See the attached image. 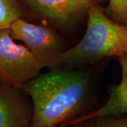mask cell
I'll use <instances>...</instances> for the list:
<instances>
[{
    "mask_svg": "<svg viewBox=\"0 0 127 127\" xmlns=\"http://www.w3.org/2000/svg\"><path fill=\"white\" fill-rule=\"evenodd\" d=\"M21 90L32 100L31 127H66L85 114L91 78L81 71L55 70L37 76Z\"/></svg>",
    "mask_w": 127,
    "mask_h": 127,
    "instance_id": "obj_1",
    "label": "cell"
},
{
    "mask_svg": "<svg viewBox=\"0 0 127 127\" xmlns=\"http://www.w3.org/2000/svg\"><path fill=\"white\" fill-rule=\"evenodd\" d=\"M87 16L83 37L76 45L59 55L56 67L91 63L127 54V25L109 18L100 4L91 7Z\"/></svg>",
    "mask_w": 127,
    "mask_h": 127,
    "instance_id": "obj_2",
    "label": "cell"
},
{
    "mask_svg": "<svg viewBox=\"0 0 127 127\" xmlns=\"http://www.w3.org/2000/svg\"><path fill=\"white\" fill-rule=\"evenodd\" d=\"M43 66L25 45L15 42L9 28L0 31V82L18 89L38 76Z\"/></svg>",
    "mask_w": 127,
    "mask_h": 127,
    "instance_id": "obj_3",
    "label": "cell"
},
{
    "mask_svg": "<svg viewBox=\"0 0 127 127\" xmlns=\"http://www.w3.org/2000/svg\"><path fill=\"white\" fill-rule=\"evenodd\" d=\"M15 40L21 41L43 67L56 68L59 56L65 50L61 37L49 28L18 18L9 28Z\"/></svg>",
    "mask_w": 127,
    "mask_h": 127,
    "instance_id": "obj_4",
    "label": "cell"
},
{
    "mask_svg": "<svg viewBox=\"0 0 127 127\" xmlns=\"http://www.w3.org/2000/svg\"><path fill=\"white\" fill-rule=\"evenodd\" d=\"M32 14L60 29H69L93 6L106 0H23Z\"/></svg>",
    "mask_w": 127,
    "mask_h": 127,
    "instance_id": "obj_5",
    "label": "cell"
},
{
    "mask_svg": "<svg viewBox=\"0 0 127 127\" xmlns=\"http://www.w3.org/2000/svg\"><path fill=\"white\" fill-rule=\"evenodd\" d=\"M32 104L21 89L0 82V127H31Z\"/></svg>",
    "mask_w": 127,
    "mask_h": 127,
    "instance_id": "obj_6",
    "label": "cell"
},
{
    "mask_svg": "<svg viewBox=\"0 0 127 127\" xmlns=\"http://www.w3.org/2000/svg\"><path fill=\"white\" fill-rule=\"evenodd\" d=\"M122 69V78L118 84L109 88L108 99L104 104L98 109L93 110L74 119L67 125L68 127L73 124L84 122L88 119L104 117L119 116L127 114V54L117 57Z\"/></svg>",
    "mask_w": 127,
    "mask_h": 127,
    "instance_id": "obj_7",
    "label": "cell"
},
{
    "mask_svg": "<svg viewBox=\"0 0 127 127\" xmlns=\"http://www.w3.org/2000/svg\"><path fill=\"white\" fill-rule=\"evenodd\" d=\"M21 16L22 10L18 0H0V31L9 28Z\"/></svg>",
    "mask_w": 127,
    "mask_h": 127,
    "instance_id": "obj_8",
    "label": "cell"
},
{
    "mask_svg": "<svg viewBox=\"0 0 127 127\" xmlns=\"http://www.w3.org/2000/svg\"><path fill=\"white\" fill-rule=\"evenodd\" d=\"M83 127H127V116H104L84 122Z\"/></svg>",
    "mask_w": 127,
    "mask_h": 127,
    "instance_id": "obj_9",
    "label": "cell"
},
{
    "mask_svg": "<svg viewBox=\"0 0 127 127\" xmlns=\"http://www.w3.org/2000/svg\"><path fill=\"white\" fill-rule=\"evenodd\" d=\"M104 11L116 22L127 25V0H109V4Z\"/></svg>",
    "mask_w": 127,
    "mask_h": 127,
    "instance_id": "obj_10",
    "label": "cell"
},
{
    "mask_svg": "<svg viewBox=\"0 0 127 127\" xmlns=\"http://www.w3.org/2000/svg\"><path fill=\"white\" fill-rule=\"evenodd\" d=\"M84 126V122H81L78 123V124H73L71 126L68 127H83Z\"/></svg>",
    "mask_w": 127,
    "mask_h": 127,
    "instance_id": "obj_11",
    "label": "cell"
}]
</instances>
